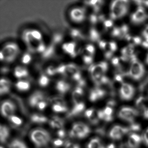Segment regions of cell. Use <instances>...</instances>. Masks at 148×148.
Returning a JSON list of instances; mask_svg holds the SVG:
<instances>
[{"label":"cell","mask_w":148,"mask_h":148,"mask_svg":"<svg viewBox=\"0 0 148 148\" xmlns=\"http://www.w3.org/2000/svg\"><path fill=\"white\" fill-rule=\"evenodd\" d=\"M21 40L27 51L39 57L47 48V45L46 44L42 32L37 29L33 28L24 31L21 35Z\"/></svg>","instance_id":"cell-1"},{"label":"cell","mask_w":148,"mask_h":148,"mask_svg":"<svg viewBox=\"0 0 148 148\" xmlns=\"http://www.w3.org/2000/svg\"><path fill=\"white\" fill-rule=\"evenodd\" d=\"M21 53L20 48L17 43H7L2 47L0 51L1 62L5 65L12 64L18 59Z\"/></svg>","instance_id":"cell-2"},{"label":"cell","mask_w":148,"mask_h":148,"mask_svg":"<svg viewBox=\"0 0 148 148\" xmlns=\"http://www.w3.org/2000/svg\"><path fill=\"white\" fill-rule=\"evenodd\" d=\"M80 48L78 44L72 40L62 41L58 46L56 53H59V55L68 58L73 59L77 58L80 52Z\"/></svg>","instance_id":"cell-3"},{"label":"cell","mask_w":148,"mask_h":148,"mask_svg":"<svg viewBox=\"0 0 148 148\" xmlns=\"http://www.w3.org/2000/svg\"><path fill=\"white\" fill-rule=\"evenodd\" d=\"M127 1L117 0L112 3L110 7V17L116 20L123 17L128 12L129 3Z\"/></svg>","instance_id":"cell-4"},{"label":"cell","mask_w":148,"mask_h":148,"mask_svg":"<svg viewBox=\"0 0 148 148\" xmlns=\"http://www.w3.org/2000/svg\"><path fill=\"white\" fill-rule=\"evenodd\" d=\"M88 14L85 8L74 7L69 12L70 20L77 25H83L87 21Z\"/></svg>","instance_id":"cell-5"},{"label":"cell","mask_w":148,"mask_h":148,"mask_svg":"<svg viewBox=\"0 0 148 148\" xmlns=\"http://www.w3.org/2000/svg\"><path fill=\"white\" fill-rule=\"evenodd\" d=\"M108 64L106 62H101L95 65H92L90 67V75L95 84L105 76V73L108 69Z\"/></svg>","instance_id":"cell-6"},{"label":"cell","mask_w":148,"mask_h":148,"mask_svg":"<svg viewBox=\"0 0 148 148\" xmlns=\"http://www.w3.org/2000/svg\"><path fill=\"white\" fill-rule=\"evenodd\" d=\"M31 139L38 147L47 145L51 140L49 133L45 130L39 129L34 130L31 134Z\"/></svg>","instance_id":"cell-7"},{"label":"cell","mask_w":148,"mask_h":148,"mask_svg":"<svg viewBox=\"0 0 148 148\" xmlns=\"http://www.w3.org/2000/svg\"><path fill=\"white\" fill-rule=\"evenodd\" d=\"M145 72V71L143 65L137 58L133 60L131 62L129 75L134 80H139L143 77Z\"/></svg>","instance_id":"cell-8"},{"label":"cell","mask_w":148,"mask_h":148,"mask_svg":"<svg viewBox=\"0 0 148 148\" xmlns=\"http://www.w3.org/2000/svg\"><path fill=\"white\" fill-rule=\"evenodd\" d=\"M138 114V111L135 108L129 106H124L119 110L118 115L119 117L122 120L132 123Z\"/></svg>","instance_id":"cell-9"},{"label":"cell","mask_w":148,"mask_h":148,"mask_svg":"<svg viewBox=\"0 0 148 148\" xmlns=\"http://www.w3.org/2000/svg\"><path fill=\"white\" fill-rule=\"evenodd\" d=\"M54 90L60 95H64L68 92L71 88V83L66 79L59 78L53 83Z\"/></svg>","instance_id":"cell-10"},{"label":"cell","mask_w":148,"mask_h":148,"mask_svg":"<svg viewBox=\"0 0 148 148\" xmlns=\"http://www.w3.org/2000/svg\"><path fill=\"white\" fill-rule=\"evenodd\" d=\"M98 43L99 47L104 52L105 56L107 59L111 58L112 54L117 48V45L115 42H106L100 40Z\"/></svg>","instance_id":"cell-11"},{"label":"cell","mask_w":148,"mask_h":148,"mask_svg":"<svg viewBox=\"0 0 148 148\" xmlns=\"http://www.w3.org/2000/svg\"><path fill=\"white\" fill-rule=\"evenodd\" d=\"M11 74L15 80H17L28 79L30 72L27 67L18 64L13 68Z\"/></svg>","instance_id":"cell-12"},{"label":"cell","mask_w":148,"mask_h":148,"mask_svg":"<svg viewBox=\"0 0 148 148\" xmlns=\"http://www.w3.org/2000/svg\"><path fill=\"white\" fill-rule=\"evenodd\" d=\"M135 90L132 86L127 83H123L119 89V96L123 100L129 101L133 98Z\"/></svg>","instance_id":"cell-13"},{"label":"cell","mask_w":148,"mask_h":148,"mask_svg":"<svg viewBox=\"0 0 148 148\" xmlns=\"http://www.w3.org/2000/svg\"><path fill=\"white\" fill-rule=\"evenodd\" d=\"M130 132L129 127L116 125L111 129L109 133V136L113 140H119L123 137V136Z\"/></svg>","instance_id":"cell-14"},{"label":"cell","mask_w":148,"mask_h":148,"mask_svg":"<svg viewBox=\"0 0 148 148\" xmlns=\"http://www.w3.org/2000/svg\"><path fill=\"white\" fill-rule=\"evenodd\" d=\"M34 79L36 84L41 88H45L52 84L51 78L47 75L43 71L37 72L35 75Z\"/></svg>","instance_id":"cell-15"},{"label":"cell","mask_w":148,"mask_h":148,"mask_svg":"<svg viewBox=\"0 0 148 148\" xmlns=\"http://www.w3.org/2000/svg\"><path fill=\"white\" fill-rule=\"evenodd\" d=\"M12 84L14 89L19 92H26L31 89L32 86V82L28 79L15 80Z\"/></svg>","instance_id":"cell-16"},{"label":"cell","mask_w":148,"mask_h":148,"mask_svg":"<svg viewBox=\"0 0 148 148\" xmlns=\"http://www.w3.org/2000/svg\"><path fill=\"white\" fill-rule=\"evenodd\" d=\"M147 18L144 8L141 6H139L136 12L132 15L131 20L133 24L138 25L145 21Z\"/></svg>","instance_id":"cell-17"},{"label":"cell","mask_w":148,"mask_h":148,"mask_svg":"<svg viewBox=\"0 0 148 148\" xmlns=\"http://www.w3.org/2000/svg\"><path fill=\"white\" fill-rule=\"evenodd\" d=\"M46 100V97L44 92L40 91H36L29 97L28 103L32 107H37L40 103Z\"/></svg>","instance_id":"cell-18"},{"label":"cell","mask_w":148,"mask_h":148,"mask_svg":"<svg viewBox=\"0 0 148 148\" xmlns=\"http://www.w3.org/2000/svg\"><path fill=\"white\" fill-rule=\"evenodd\" d=\"M16 110V106L11 100H6L2 103L1 112L2 115L6 117H10L12 116Z\"/></svg>","instance_id":"cell-19"},{"label":"cell","mask_w":148,"mask_h":148,"mask_svg":"<svg viewBox=\"0 0 148 148\" xmlns=\"http://www.w3.org/2000/svg\"><path fill=\"white\" fill-rule=\"evenodd\" d=\"M99 119L106 122H111L113 119V109L112 107L107 106L103 110H100L97 112Z\"/></svg>","instance_id":"cell-20"},{"label":"cell","mask_w":148,"mask_h":148,"mask_svg":"<svg viewBox=\"0 0 148 148\" xmlns=\"http://www.w3.org/2000/svg\"><path fill=\"white\" fill-rule=\"evenodd\" d=\"M33 59V54L26 51L21 53L18 60L19 63V64L27 67L32 63Z\"/></svg>","instance_id":"cell-21"},{"label":"cell","mask_w":148,"mask_h":148,"mask_svg":"<svg viewBox=\"0 0 148 148\" xmlns=\"http://www.w3.org/2000/svg\"><path fill=\"white\" fill-rule=\"evenodd\" d=\"M143 138L138 134L133 133L128 138L127 145L129 148H138Z\"/></svg>","instance_id":"cell-22"},{"label":"cell","mask_w":148,"mask_h":148,"mask_svg":"<svg viewBox=\"0 0 148 148\" xmlns=\"http://www.w3.org/2000/svg\"><path fill=\"white\" fill-rule=\"evenodd\" d=\"M12 84L10 79L5 77H2L0 81V94L5 95L9 93Z\"/></svg>","instance_id":"cell-23"},{"label":"cell","mask_w":148,"mask_h":148,"mask_svg":"<svg viewBox=\"0 0 148 148\" xmlns=\"http://www.w3.org/2000/svg\"><path fill=\"white\" fill-rule=\"evenodd\" d=\"M73 128L76 130L79 133L81 138L87 136L90 132L89 126L83 123H79L74 124Z\"/></svg>","instance_id":"cell-24"},{"label":"cell","mask_w":148,"mask_h":148,"mask_svg":"<svg viewBox=\"0 0 148 148\" xmlns=\"http://www.w3.org/2000/svg\"><path fill=\"white\" fill-rule=\"evenodd\" d=\"M84 95V91L83 87L77 86L72 92V98L74 105L82 102Z\"/></svg>","instance_id":"cell-25"},{"label":"cell","mask_w":148,"mask_h":148,"mask_svg":"<svg viewBox=\"0 0 148 148\" xmlns=\"http://www.w3.org/2000/svg\"><path fill=\"white\" fill-rule=\"evenodd\" d=\"M85 106L84 102H82L79 103L74 104L73 108L71 111L68 113L67 117L68 118L75 116L79 115L84 110Z\"/></svg>","instance_id":"cell-26"},{"label":"cell","mask_w":148,"mask_h":148,"mask_svg":"<svg viewBox=\"0 0 148 148\" xmlns=\"http://www.w3.org/2000/svg\"><path fill=\"white\" fill-rule=\"evenodd\" d=\"M148 101V99L146 97L143 96L139 97L136 100V106L140 111H141L143 113L145 110L148 109L147 107Z\"/></svg>","instance_id":"cell-27"},{"label":"cell","mask_w":148,"mask_h":148,"mask_svg":"<svg viewBox=\"0 0 148 148\" xmlns=\"http://www.w3.org/2000/svg\"><path fill=\"white\" fill-rule=\"evenodd\" d=\"M49 123L53 128L62 129L64 126V122L62 119L55 116L50 120Z\"/></svg>","instance_id":"cell-28"},{"label":"cell","mask_w":148,"mask_h":148,"mask_svg":"<svg viewBox=\"0 0 148 148\" xmlns=\"http://www.w3.org/2000/svg\"><path fill=\"white\" fill-rule=\"evenodd\" d=\"M9 136L8 128L5 125H1L0 129V139L1 143H5Z\"/></svg>","instance_id":"cell-29"},{"label":"cell","mask_w":148,"mask_h":148,"mask_svg":"<svg viewBox=\"0 0 148 148\" xmlns=\"http://www.w3.org/2000/svg\"><path fill=\"white\" fill-rule=\"evenodd\" d=\"M87 148H105L98 138H95L91 140L88 144Z\"/></svg>","instance_id":"cell-30"},{"label":"cell","mask_w":148,"mask_h":148,"mask_svg":"<svg viewBox=\"0 0 148 148\" xmlns=\"http://www.w3.org/2000/svg\"><path fill=\"white\" fill-rule=\"evenodd\" d=\"M31 121L37 123H43L47 122V118L43 115L38 114H34L31 117Z\"/></svg>","instance_id":"cell-31"},{"label":"cell","mask_w":148,"mask_h":148,"mask_svg":"<svg viewBox=\"0 0 148 148\" xmlns=\"http://www.w3.org/2000/svg\"><path fill=\"white\" fill-rule=\"evenodd\" d=\"M9 148H27L25 144L19 139H15L8 145Z\"/></svg>","instance_id":"cell-32"},{"label":"cell","mask_w":148,"mask_h":148,"mask_svg":"<svg viewBox=\"0 0 148 148\" xmlns=\"http://www.w3.org/2000/svg\"><path fill=\"white\" fill-rule=\"evenodd\" d=\"M125 39L130 43V45L134 46L140 45L142 43V39L138 37H131L128 34Z\"/></svg>","instance_id":"cell-33"},{"label":"cell","mask_w":148,"mask_h":148,"mask_svg":"<svg viewBox=\"0 0 148 148\" xmlns=\"http://www.w3.org/2000/svg\"><path fill=\"white\" fill-rule=\"evenodd\" d=\"M53 110L55 112H62L67 111V108L66 106L54 104L53 105Z\"/></svg>","instance_id":"cell-34"},{"label":"cell","mask_w":148,"mask_h":148,"mask_svg":"<svg viewBox=\"0 0 148 148\" xmlns=\"http://www.w3.org/2000/svg\"><path fill=\"white\" fill-rule=\"evenodd\" d=\"M10 121L12 122L14 124L16 125H21L22 123V120L18 117L16 116H12L9 117Z\"/></svg>","instance_id":"cell-35"},{"label":"cell","mask_w":148,"mask_h":148,"mask_svg":"<svg viewBox=\"0 0 148 148\" xmlns=\"http://www.w3.org/2000/svg\"><path fill=\"white\" fill-rule=\"evenodd\" d=\"M99 119L98 117L97 113V115H96L95 111H94L92 115L89 119L90 122L93 125L97 124L98 123L99 121Z\"/></svg>","instance_id":"cell-36"},{"label":"cell","mask_w":148,"mask_h":148,"mask_svg":"<svg viewBox=\"0 0 148 148\" xmlns=\"http://www.w3.org/2000/svg\"><path fill=\"white\" fill-rule=\"evenodd\" d=\"M130 132H138L141 130V126L139 124L132 123L129 127Z\"/></svg>","instance_id":"cell-37"},{"label":"cell","mask_w":148,"mask_h":148,"mask_svg":"<svg viewBox=\"0 0 148 148\" xmlns=\"http://www.w3.org/2000/svg\"><path fill=\"white\" fill-rule=\"evenodd\" d=\"M104 25L106 30H107L113 27V23L111 20H105L104 21Z\"/></svg>","instance_id":"cell-38"},{"label":"cell","mask_w":148,"mask_h":148,"mask_svg":"<svg viewBox=\"0 0 148 148\" xmlns=\"http://www.w3.org/2000/svg\"><path fill=\"white\" fill-rule=\"evenodd\" d=\"M47 106V101L46 100H45V101H42V102H40L38 105L37 107L40 110H44L46 107Z\"/></svg>","instance_id":"cell-39"},{"label":"cell","mask_w":148,"mask_h":148,"mask_svg":"<svg viewBox=\"0 0 148 148\" xmlns=\"http://www.w3.org/2000/svg\"><path fill=\"white\" fill-rule=\"evenodd\" d=\"M112 63L114 66L118 67L120 64V58H114L112 60Z\"/></svg>","instance_id":"cell-40"},{"label":"cell","mask_w":148,"mask_h":148,"mask_svg":"<svg viewBox=\"0 0 148 148\" xmlns=\"http://www.w3.org/2000/svg\"><path fill=\"white\" fill-rule=\"evenodd\" d=\"M65 148H79V146L78 145L71 142H67Z\"/></svg>","instance_id":"cell-41"},{"label":"cell","mask_w":148,"mask_h":148,"mask_svg":"<svg viewBox=\"0 0 148 148\" xmlns=\"http://www.w3.org/2000/svg\"><path fill=\"white\" fill-rule=\"evenodd\" d=\"M53 145L56 147H60L63 145L64 142L60 139H57L54 140L53 142Z\"/></svg>","instance_id":"cell-42"},{"label":"cell","mask_w":148,"mask_h":148,"mask_svg":"<svg viewBox=\"0 0 148 148\" xmlns=\"http://www.w3.org/2000/svg\"><path fill=\"white\" fill-rule=\"evenodd\" d=\"M143 138L145 144L148 146V128L144 133Z\"/></svg>","instance_id":"cell-43"},{"label":"cell","mask_w":148,"mask_h":148,"mask_svg":"<svg viewBox=\"0 0 148 148\" xmlns=\"http://www.w3.org/2000/svg\"><path fill=\"white\" fill-rule=\"evenodd\" d=\"M94 111H95V110L93 109H90L87 110L86 111L85 113L86 116L88 119L90 118V117L93 114Z\"/></svg>","instance_id":"cell-44"},{"label":"cell","mask_w":148,"mask_h":148,"mask_svg":"<svg viewBox=\"0 0 148 148\" xmlns=\"http://www.w3.org/2000/svg\"><path fill=\"white\" fill-rule=\"evenodd\" d=\"M96 132L101 136H104L106 132L104 128H98L96 130Z\"/></svg>","instance_id":"cell-45"},{"label":"cell","mask_w":148,"mask_h":148,"mask_svg":"<svg viewBox=\"0 0 148 148\" xmlns=\"http://www.w3.org/2000/svg\"><path fill=\"white\" fill-rule=\"evenodd\" d=\"M143 35L146 40H148V25L143 32Z\"/></svg>","instance_id":"cell-46"},{"label":"cell","mask_w":148,"mask_h":148,"mask_svg":"<svg viewBox=\"0 0 148 148\" xmlns=\"http://www.w3.org/2000/svg\"><path fill=\"white\" fill-rule=\"evenodd\" d=\"M58 135L60 138H64L65 136V132L63 129H60L58 132Z\"/></svg>","instance_id":"cell-47"},{"label":"cell","mask_w":148,"mask_h":148,"mask_svg":"<svg viewBox=\"0 0 148 148\" xmlns=\"http://www.w3.org/2000/svg\"><path fill=\"white\" fill-rule=\"evenodd\" d=\"M143 114V116L145 118L148 119V108L144 112Z\"/></svg>","instance_id":"cell-48"},{"label":"cell","mask_w":148,"mask_h":148,"mask_svg":"<svg viewBox=\"0 0 148 148\" xmlns=\"http://www.w3.org/2000/svg\"><path fill=\"white\" fill-rule=\"evenodd\" d=\"M119 148H129L127 145V143H122L119 146Z\"/></svg>","instance_id":"cell-49"},{"label":"cell","mask_w":148,"mask_h":148,"mask_svg":"<svg viewBox=\"0 0 148 148\" xmlns=\"http://www.w3.org/2000/svg\"><path fill=\"white\" fill-rule=\"evenodd\" d=\"M106 148H115V145L114 144H110V145H107Z\"/></svg>","instance_id":"cell-50"},{"label":"cell","mask_w":148,"mask_h":148,"mask_svg":"<svg viewBox=\"0 0 148 148\" xmlns=\"http://www.w3.org/2000/svg\"><path fill=\"white\" fill-rule=\"evenodd\" d=\"M143 4H144L145 6H146L148 7V1H144Z\"/></svg>","instance_id":"cell-51"},{"label":"cell","mask_w":148,"mask_h":148,"mask_svg":"<svg viewBox=\"0 0 148 148\" xmlns=\"http://www.w3.org/2000/svg\"><path fill=\"white\" fill-rule=\"evenodd\" d=\"M146 63L148 64V54H147V57H146Z\"/></svg>","instance_id":"cell-52"},{"label":"cell","mask_w":148,"mask_h":148,"mask_svg":"<svg viewBox=\"0 0 148 148\" xmlns=\"http://www.w3.org/2000/svg\"><path fill=\"white\" fill-rule=\"evenodd\" d=\"M3 148V147H2V146H1V148Z\"/></svg>","instance_id":"cell-53"}]
</instances>
